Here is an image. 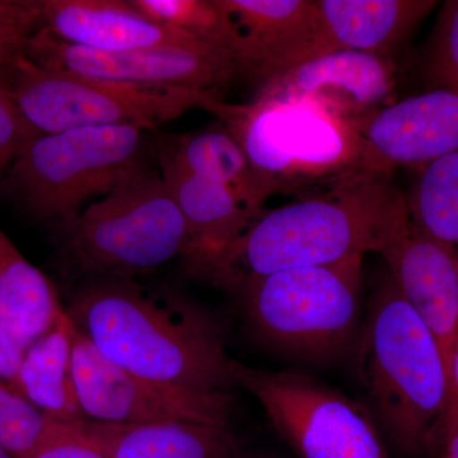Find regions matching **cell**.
I'll return each mask as SVG.
<instances>
[{"label":"cell","instance_id":"1","mask_svg":"<svg viewBox=\"0 0 458 458\" xmlns=\"http://www.w3.org/2000/svg\"><path fill=\"white\" fill-rule=\"evenodd\" d=\"M409 219L406 194L393 172L361 168L264 210L198 274L233 293L278 271L379 254Z\"/></svg>","mask_w":458,"mask_h":458},{"label":"cell","instance_id":"2","mask_svg":"<svg viewBox=\"0 0 458 458\" xmlns=\"http://www.w3.org/2000/svg\"><path fill=\"white\" fill-rule=\"evenodd\" d=\"M65 312L102 357L134 375L201 393L237 386L221 322L170 286L90 279Z\"/></svg>","mask_w":458,"mask_h":458},{"label":"cell","instance_id":"3","mask_svg":"<svg viewBox=\"0 0 458 458\" xmlns=\"http://www.w3.org/2000/svg\"><path fill=\"white\" fill-rule=\"evenodd\" d=\"M357 366L370 415L394 447L408 457L429 456L451 399L447 363L390 276L370 301Z\"/></svg>","mask_w":458,"mask_h":458},{"label":"cell","instance_id":"4","mask_svg":"<svg viewBox=\"0 0 458 458\" xmlns=\"http://www.w3.org/2000/svg\"><path fill=\"white\" fill-rule=\"evenodd\" d=\"M204 110L242 149L269 197L304 192L361 168L375 170L352 123L311 102L256 98L236 105L214 98Z\"/></svg>","mask_w":458,"mask_h":458},{"label":"cell","instance_id":"5","mask_svg":"<svg viewBox=\"0 0 458 458\" xmlns=\"http://www.w3.org/2000/svg\"><path fill=\"white\" fill-rule=\"evenodd\" d=\"M152 159L156 141L137 126L72 129L30 141L0 182L30 216L62 225L152 168Z\"/></svg>","mask_w":458,"mask_h":458},{"label":"cell","instance_id":"6","mask_svg":"<svg viewBox=\"0 0 458 458\" xmlns=\"http://www.w3.org/2000/svg\"><path fill=\"white\" fill-rule=\"evenodd\" d=\"M57 225L66 264L90 279H134L191 251L185 219L155 168Z\"/></svg>","mask_w":458,"mask_h":458},{"label":"cell","instance_id":"7","mask_svg":"<svg viewBox=\"0 0 458 458\" xmlns=\"http://www.w3.org/2000/svg\"><path fill=\"white\" fill-rule=\"evenodd\" d=\"M361 260L298 267L233 292L252 333L298 360L328 361L354 339L360 318Z\"/></svg>","mask_w":458,"mask_h":458},{"label":"cell","instance_id":"8","mask_svg":"<svg viewBox=\"0 0 458 458\" xmlns=\"http://www.w3.org/2000/svg\"><path fill=\"white\" fill-rule=\"evenodd\" d=\"M18 111L40 134L93 126L131 125L153 131L219 93L114 82L18 60L4 87Z\"/></svg>","mask_w":458,"mask_h":458},{"label":"cell","instance_id":"9","mask_svg":"<svg viewBox=\"0 0 458 458\" xmlns=\"http://www.w3.org/2000/svg\"><path fill=\"white\" fill-rule=\"evenodd\" d=\"M234 379L255 396L300 458H391L369 410L311 376L233 360Z\"/></svg>","mask_w":458,"mask_h":458},{"label":"cell","instance_id":"10","mask_svg":"<svg viewBox=\"0 0 458 458\" xmlns=\"http://www.w3.org/2000/svg\"><path fill=\"white\" fill-rule=\"evenodd\" d=\"M27 56L45 68L135 86L218 93L241 77L236 59L229 51L201 40L99 51L68 44L41 27L30 40Z\"/></svg>","mask_w":458,"mask_h":458},{"label":"cell","instance_id":"11","mask_svg":"<svg viewBox=\"0 0 458 458\" xmlns=\"http://www.w3.org/2000/svg\"><path fill=\"white\" fill-rule=\"evenodd\" d=\"M72 369L78 401L89 420L113 424L191 421L229 427L233 397L150 381L111 363L73 331Z\"/></svg>","mask_w":458,"mask_h":458},{"label":"cell","instance_id":"12","mask_svg":"<svg viewBox=\"0 0 458 458\" xmlns=\"http://www.w3.org/2000/svg\"><path fill=\"white\" fill-rule=\"evenodd\" d=\"M396 82L393 57L340 50L307 60L262 84L256 98L311 102L352 123L378 110Z\"/></svg>","mask_w":458,"mask_h":458},{"label":"cell","instance_id":"13","mask_svg":"<svg viewBox=\"0 0 458 458\" xmlns=\"http://www.w3.org/2000/svg\"><path fill=\"white\" fill-rule=\"evenodd\" d=\"M375 170L424 165L458 150V89H432L352 122Z\"/></svg>","mask_w":458,"mask_h":458},{"label":"cell","instance_id":"14","mask_svg":"<svg viewBox=\"0 0 458 458\" xmlns=\"http://www.w3.org/2000/svg\"><path fill=\"white\" fill-rule=\"evenodd\" d=\"M234 26L231 54L241 77L262 84L311 59L318 36L316 0H223Z\"/></svg>","mask_w":458,"mask_h":458},{"label":"cell","instance_id":"15","mask_svg":"<svg viewBox=\"0 0 458 458\" xmlns=\"http://www.w3.org/2000/svg\"><path fill=\"white\" fill-rule=\"evenodd\" d=\"M379 255L401 297L438 340L447 363L458 328L456 250L428 236L409 219Z\"/></svg>","mask_w":458,"mask_h":458},{"label":"cell","instance_id":"16","mask_svg":"<svg viewBox=\"0 0 458 458\" xmlns=\"http://www.w3.org/2000/svg\"><path fill=\"white\" fill-rule=\"evenodd\" d=\"M156 161L188 227L191 251L186 264L198 274L264 210L225 181L192 174L158 153Z\"/></svg>","mask_w":458,"mask_h":458},{"label":"cell","instance_id":"17","mask_svg":"<svg viewBox=\"0 0 458 458\" xmlns=\"http://www.w3.org/2000/svg\"><path fill=\"white\" fill-rule=\"evenodd\" d=\"M41 26L77 47L125 51L198 40L148 20L131 0H40Z\"/></svg>","mask_w":458,"mask_h":458},{"label":"cell","instance_id":"18","mask_svg":"<svg viewBox=\"0 0 458 458\" xmlns=\"http://www.w3.org/2000/svg\"><path fill=\"white\" fill-rule=\"evenodd\" d=\"M318 36L312 57L340 50L391 57L436 8L433 0H316Z\"/></svg>","mask_w":458,"mask_h":458},{"label":"cell","instance_id":"19","mask_svg":"<svg viewBox=\"0 0 458 458\" xmlns=\"http://www.w3.org/2000/svg\"><path fill=\"white\" fill-rule=\"evenodd\" d=\"M73 426L107 458H238L229 427L191 421L113 424L77 421Z\"/></svg>","mask_w":458,"mask_h":458},{"label":"cell","instance_id":"20","mask_svg":"<svg viewBox=\"0 0 458 458\" xmlns=\"http://www.w3.org/2000/svg\"><path fill=\"white\" fill-rule=\"evenodd\" d=\"M64 312L53 283L0 229V327L25 352Z\"/></svg>","mask_w":458,"mask_h":458},{"label":"cell","instance_id":"21","mask_svg":"<svg viewBox=\"0 0 458 458\" xmlns=\"http://www.w3.org/2000/svg\"><path fill=\"white\" fill-rule=\"evenodd\" d=\"M74 327L66 312L55 327L23 352L17 390L47 418L62 423L84 420L72 369Z\"/></svg>","mask_w":458,"mask_h":458},{"label":"cell","instance_id":"22","mask_svg":"<svg viewBox=\"0 0 458 458\" xmlns=\"http://www.w3.org/2000/svg\"><path fill=\"white\" fill-rule=\"evenodd\" d=\"M156 153L192 174L225 181L264 210L262 207L269 194L256 179L245 153L221 123L207 131L156 140Z\"/></svg>","mask_w":458,"mask_h":458},{"label":"cell","instance_id":"23","mask_svg":"<svg viewBox=\"0 0 458 458\" xmlns=\"http://www.w3.org/2000/svg\"><path fill=\"white\" fill-rule=\"evenodd\" d=\"M406 203L420 231L458 249V150L421 165Z\"/></svg>","mask_w":458,"mask_h":458},{"label":"cell","instance_id":"24","mask_svg":"<svg viewBox=\"0 0 458 458\" xmlns=\"http://www.w3.org/2000/svg\"><path fill=\"white\" fill-rule=\"evenodd\" d=\"M148 20L231 53L234 26L223 0H131Z\"/></svg>","mask_w":458,"mask_h":458},{"label":"cell","instance_id":"25","mask_svg":"<svg viewBox=\"0 0 458 458\" xmlns=\"http://www.w3.org/2000/svg\"><path fill=\"white\" fill-rule=\"evenodd\" d=\"M16 388L0 381V448L13 458H25L49 423Z\"/></svg>","mask_w":458,"mask_h":458},{"label":"cell","instance_id":"26","mask_svg":"<svg viewBox=\"0 0 458 458\" xmlns=\"http://www.w3.org/2000/svg\"><path fill=\"white\" fill-rule=\"evenodd\" d=\"M432 89H458V0L442 5L421 65Z\"/></svg>","mask_w":458,"mask_h":458},{"label":"cell","instance_id":"27","mask_svg":"<svg viewBox=\"0 0 458 458\" xmlns=\"http://www.w3.org/2000/svg\"><path fill=\"white\" fill-rule=\"evenodd\" d=\"M25 458H107L73 424L49 419L44 433Z\"/></svg>","mask_w":458,"mask_h":458},{"label":"cell","instance_id":"28","mask_svg":"<svg viewBox=\"0 0 458 458\" xmlns=\"http://www.w3.org/2000/svg\"><path fill=\"white\" fill-rule=\"evenodd\" d=\"M38 135L0 87V181L23 148Z\"/></svg>","mask_w":458,"mask_h":458},{"label":"cell","instance_id":"29","mask_svg":"<svg viewBox=\"0 0 458 458\" xmlns=\"http://www.w3.org/2000/svg\"><path fill=\"white\" fill-rule=\"evenodd\" d=\"M429 457L458 458V394L451 388V399L437 432Z\"/></svg>","mask_w":458,"mask_h":458},{"label":"cell","instance_id":"30","mask_svg":"<svg viewBox=\"0 0 458 458\" xmlns=\"http://www.w3.org/2000/svg\"><path fill=\"white\" fill-rule=\"evenodd\" d=\"M23 352H25L0 327V381L16 390L18 369L22 361Z\"/></svg>","mask_w":458,"mask_h":458},{"label":"cell","instance_id":"31","mask_svg":"<svg viewBox=\"0 0 458 458\" xmlns=\"http://www.w3.org/2000/svg\"><path fill=\"white\" fill-rule=\"evenodd\" d=\"M13 55V38L7 16L0 8V78L7 71Z\"/></svg>","mask_w":458,"mask_h":458},{"label":"cell","instance_id":"32","mask_svg":"<svg viewBox=\"0 0 458 458\" xmlns=\"http://www.w3.org/2000/svg\"><path fill=\"white\" fill-rule=\"evenodd\" d=\"M447 369L451 388L458 394V328L447 352Z\"/></svg>","mask_w":458,"mask_h":458},{"label":"cell","instance_id":"33","mask_svg":"<svg viewBox=\"0 0 458 458\" xmlns=\"http://www.w3.org/2000/svg\"><path fill=\"white\" fill-rule=\"evenodd\" d=\"M0 458H13V457L9 456L7 452L3 451L2 448H0Z\"/></svg>","mask_w":458,"mask_h":458},{"label":"cell","instance_id":"34","mask_svg":"<svg viewBox=\"0 0 458 458\" xmlns=\"http://www.w3.org/2000/svg\"><path fill=\"white\" fill-rule=\"evenodd\" d=\"M456 264H457V269H458V249L456 250Z\"/></svg>","mask_w":458,"mask_h":458}]
</instances>
